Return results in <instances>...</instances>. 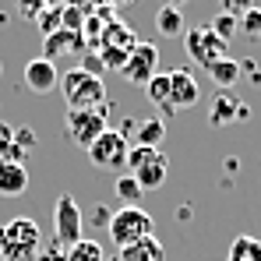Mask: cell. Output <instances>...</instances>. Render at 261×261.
<instances>
[{
    "mask_svg": "<svg viewBox=\"0 0 261 261\" xmlns=\"http://www.w3.org/2000/svg\"><path fill=\"white\" fill-rule=\"evenodd\" d=\"M82 71L99 78V74L106 71V67H102V57H99V53H82Z\"/></svg>",
    "mask_w": 261,
    "mask_h": 261,
    "instance_id": "obj_30",
    "label": "cell"
},
{
    "mask_svg": "<svg viewBox=\"0 0 261 261\" xmlns=\"http://www.w3.org/2000/svg\"><path fill=\"white\" fill-rule=\"evenodd\" d=\"M226 46L229 43H222L208 25H198V29H187V32H184V49H187V57H191L194 64H201V67L219 64V60L226 57Z\"/></svg>",
    "mask_w": 261,
    "mask_h": 261,
    "instance_id": "obj_5",
    "label": "cell"
},
{
    "mask_svg": "<svg viewBox=\"0 0 261 261\" xmlns=\"http://www.w3.org/2000/svg\"><path fill=\"white\" fill-rule=\"evenodd\" d=\"M43 261H67V247H60V244H57L53 251H46V254H43Z\"/></svg>",
    "mask_w": 261,
    "mask_h": 261,
    "instance_id": "obj_33",
    "label": "cell"
},
{
    "mask_svg": "<svg viewBox=\"0 0 261 261\" xmlns=\"http://www.w3.org/2000/svg\"><path fill=\"white\" fill-rule=\"evenodd\" d=\"M92 226H102V229H106V226H110V219H113V212H110V205H92Z\"/></svg>",
    "mask_w": 261,
    "mask_h": 261,
    "instance_id": "obj_31",
    "label": "cell"
},
{
    "mask_svg": "<svg viewBox=\"0 0 261 261\" xmlns=\"http://www.w3.org/2000/svg\"><path fill=\"white\" fill-rule=\"evenodd\" d=\"M117 261H166V247H163L155 237H145V240H138V244L124 247Z\"/></svg>",
    "mask_w": 261,
    "mask_h": 261,
    "instance_id": "obj_14",
    "label": "cell"
},
{
    "mask_svg": "<svg viewBox=\"0 0 261 261\" xmlns=\"http://www.w3.org/2000/svg\"><path fill=\"white\" fill-rule=\"evenodd\" d=\"M127 53H130V49H120V46H102V49H99V57H102V67H106V71H110V67H113V71H124Z\"/></svg>",
    "mask_w": 261,
    "mask_h": 261,
    "instance_id": "obj_25",
    "label": "cell"
},
{
    "mask_svg": "<svg viewBox=\"0 0 261 261\" xmlns=\"http://www.w3.org/2000/svg\"><path fill=\"white\" fill-rule=\"evenodd\" d=\"M155 67H159V49L152 43H134V49L127 53V64H124V78H127L130 85H148V78L155 74Z\"/></svg>",
    "mask_w": 261,
    "mask_h": 261,
    "instance_id": "obj_8",
    "label": "cell"
},
{
    "mask_svg": "<svg viewBox=\"0 0 261 261\" xmlns=\"http://www.w3.org/2000/svg\"><path fill=\"white\" fill-rule=\"evenodd\" d=\"M29 191V170L21 163H7L0 159V194L4 198H18Z\"/></svg>",
    "mask_w": 261,
    "mask_h": 261,
    "instance_id": "obj_13",
    "label": "cell"
},
{
    "mask_svg": "<svg viewBox=\"0 0 261 261\" xmlns=\"http://www.w3.org/2000/svg\"><path fill=\"white\" fill-rule=\"evenodd\" d=\"M43 7H46V0H18V14L29 18V21H36Z\"/></svg>",
    "mask_w": 261,
    "mask_h": 261,
    "instance_id": "obj_28",
    "label": "cell"
},
{
    "mask_svg": "<svg viewBox=\"0 0 261 261\" xmlns=\"http://www.w3.org/2000/svg\"><path fill=\"white\" fill-rule=\"evenodd\" d=\"M113 191H117V198H120L124 205H138V201H141V194H145V191H141V184H138L130 173H120V176H117Z\"/></svg>",
    "mask_w": 261,
    "mask_h": 261,
    "instance_id": "obj_22",
    "label": "cell"
},
{
    "mask_svg": "<svg viewBox=\"0 0 261 261\" xmlns=\"http://www.w3.org/2000/svg\"><path fill=\"white\" fill-rule=\"evenodd\" d=\"M0 74H4V64H0Z\"/></svg>",
    "mask_w": 261,
    "mask_h": 261,
    "instance_id": "obj_35",
    "label": "cell"
},
{
    "mask_svg": "<svg viewBox=\"0 0 261 261\" xmlns=\"http://www.w3.org/2000/svg\"><path fill=\"white\" fill-rule=\"evenodd\" d=\"M219 7H222V14L240 18L244 11H251V7H254V0H219Z\"/></svg>",
    "mask_w": 261,
    "mask_h": 261,
    "instance_id": "obj_27",
    "label": "cell"
},
{
    "mask_svg": "<svg viewBox=\"0 0 261 261\" xmlns=\"http://www.w3.org/2000/svg\"><path fill=\"white\" fill-rule=\"evenodd\" d=\"M11 145H14V127L0 120V159H4V155L11 152Z\"/></svg>",
    "mask_w": 261,
    "mask_h": 261,
    "instance_id": "obj_32",
    "label": "cell"
},
{
    "mask_svg": "<svg viewBox=\"0 0 261 261\" xmlns=\"http://www.w3.org/2000/svg\"><path fill=\"white\" fill-rule=\"evenodd\" d=\"M145 92H148V99L159 106V110H166V113H173V106H170V74H152L148 78V85H145Z\"/></svg>",
    "mask_w": 261,
    "mask_h": 261,
    "instance_id": "obj_19",
    "label": "cell"
},
{
    "mask_svg": "<svg viewBox=\"0 0 261 261\" xmlns=\"http://www.w3.org/2000/svg\"><path fill=\"white\" fill-rule=\"evenodd\" d=\"M166 173H170V163H166V155L159 152V148H152L148 152V159L134 170V180L141 184V191H155V187H163L166 184Z\"/></svg>",
    "mask_w": 261,
    "mask_h": 261,
    "instance_id": "obj_11",
    "label": "cell"
},
{
    "mask_svg": "<svg viewBox=\"0 0 261 261\" xmlns=\"http://www.w3.org/2000/svg\"><path fill=\"white\" fill-rule=\"evenodd\" d=\"M43 247V233L36 219H11L0 226V261H36Z\"/></svg>",
    "mask_w": 261,
    "mask_h": 261,
    "instance_id": "obj_1",
    "label": "cell"
},
{
    "mask_svg": "<svg viewBox=\"0 0 261 261\" xmlns=\"http://www.w3.org/2000/svg\"><path fill=\"white\" fill-rule=\"evenodd\" d=\"M67 261H106V258H102V244L82 237L78 244H71V247H67Z\"/></svg>",
    "mask_w": 261,
    "mask_h": 261,
    "instance_id": "obj_21",
    "label": "cell"
},
{
    "mask_svg": "<svg viewBox=\"0 0 261 261\" xmlns=\"http://www.w3.org/2000/svg\"><path fill=\"white\" fill-rule=\"evenodd\" d=\"M106 229H110V240H113L120 251L130 247V244H138V240H145V237H155V222H152V216H148L145 208H138V205L117 208Z\"/></svg>",
    "mask_w": 261,
    "mask_h": 261,
    "instance_id": "obj_3",
    "label": "cell"
},
{
    "mask_svg": "<svg viewBox=\"0 0 261 261\" xmlns=\"http://www.w3.org/2000/svg\"><path fill=\"white\" fill-rule=\"evenodd\" d=\"M25 85L32 88L36 95L53 92V88L60 85V71H57V64H53V60H46V57L29 60V64H25Z\"/></svg>",
    "mask_w": 261,
    "mask_h": 261,
    "instance_id": "obj_10",
    "label": "cell"
},
{
    "mask_svg": "<svg viewBox=\"0 0 261 261\" xmlns=\"http://www.w3.org/2000/svg\"><path fill=\"white\" fill-rule=\"evenodd\" d=\"M134 138H138V145H145V148H159L163 138H166V124H163L159 117L138 120V124H134Z\"/></svg>",
    "mask_w": 261,
    "mask_h": 261,
    "instance_id": "obj_18",
    "label": "cell"
},
{
    "mask_svg": "<svg viewBox=\"0 0 261 261\" xmlns=\"http://www.w3.org/2000/svg\"><path fill=\"white\" fill-rule=\"evenodd\" d=\"M60 88H64L67 110H102L106 106V85H102V78L85 74L82 67L67 71L60 78Z\"/></svg>",
    "mask_w": 261,
    "mask_h": 261,
    "instance_id": "obj_2",
    "label": "cell"
},
{
    "mask_svg": "<svg viewBox=\"0 0 261 261\" xmlns=\"http://www.w3.org/2000/svg\"><path fill=\"white\" fill-rule=\"evenodd\" d=\"M226 261H261V240H258V237H251V233L233 237Z\"/></svg>",
    "mask_w": 261,
    "mask_h": 261,
    "instance_id": "obj_17",
    "label": "cell"
},
{
    "mask_svg": "<svg viewBox=\"0 0 261 261\" xmlns=\"http://www.w3.org/2000/svg\"><path fill=\"white\" fill-rule=\"evenodd\" d=\"M208 74H212V82L219 88H233L237 85V78H240V60H229V57H222L219 64L208 67Z\"/></svg>",
    "mask_w": 261,
    "mask_h": 261,
    "instance_id": "obj_20",
    "label": "cell"
},
{
    "mask_svg": "<svg viewBox=\"0 0 261 261\" xmlns=\"http://www.w3.org/2000/svg\"><path fill=\"white\" fill-rule=\"evenodd\" d=\"M166 4H170V7H184V0H166Z\"/></svg>",
    "mask_w": 261,
    "mask_h": 261,
    "instance_id": "obj_34",
    "label": "cell"
},
{
    "mask_svg": "<svg viewBox=\"0 0 261 261\" xmlns=\"http://www.w3.org/2000/svg\"><path fill=\"white\" fill-rule=\"evenodd\" d=\"M127 134L124 130H102L92 145H88V159H92V166H99V170H120L124 163H127Z\"/></svg>",
    "mask_w": 261,
    "mask_h": 261,
    "instance_id": "obj_4",
    "label": "cell"
},
{
    "mask_svg": "<svg viewBox=\"0 0 261 261\" xmlns=\"http://www.w3.org/2000/svg\"><path fill=\"white\" fill-rule=\"evenodd\" d=\"M237 110H240V99H237V95H222V92H219L216 99H212V110H208L212 127H229V124H237Z\"/></svg>",
    "mask_w": 261,
    "mask_h": 261,
    "instance_id": "obj_15",
    "label": "cell"
},
{
    "mask_svg": "<svg viewBox=\"0 0 261 261\" xmlns=\"http://www.w3.org/2000/svg\"><path fill=\"white\" fill-rule=\"evenodd\" d=\"M106 130V106L102 110H67V138L88 148Z\"/></svg>",
    "mask_w": 261,
    "mask_h": 261,
    "instance_id": "obj_6",
    "label": "cell"
},
{
    "mask_svg": "<svg viewBox=\"0 0 261 261\" xmlns=\"http://www.w3.org/2000/svg\"><path fill=\"white\" fill-rule=\"evenodd\" d=\"M36 130H29V127H14V145L21 148V152H29V148H36Z\"/></svg>",
    "mask_w": 261,
    "mask_h": 261,
    "instance_id": "obj_29",
    "label": "cell"
},
{
    "mask_svg": "<svg viewBox=\"0 0 261 261\" xmlns=\"http://www.w3.org/2000/svg\"><path fill=\"white\" fill-rule=\"evenodd\" d=\"M208 29L216 32L222 43H229V39L237 36V18H233V14H222V11H219V18L212 21V25H208Z\"/></svg>",
    "mask_w": 261,
    "mask_h": 261,
    "instance_id": "obj_26",
    "label": "cell"
},
{
    "mask_svg": "<svg viewBox=\"0 0 261 261\" xmlns=\"http://www.w3.org/2000/svg\"><path fill=\"white\" fill-rule=\"evenodd\" d=\"M60 14H64V7H49V4L39 11L36 25H39V32H43V36H53L57 29H64V25H60Z\"/></svg>",
    "mask_w": 261,
    "mask_h": 261,
    "instance_id": "obj_24",
    "label": "cell"
},
{
    "mask_svg": "<svg viewBox=\"0 0 261 261\" xmlns=\"http://www.w3.org/2000/svg\"><path fill=\"white\" fill-rule=\"evenodd\" d=\"M237 32H244L247 39H258L261 36V7H251L237 18Z\"/></svg>",
    "mask_w": 261,
    "mask_h": 261,
    "instance_id": "obj_23",
    "label": "cell"
},
{
    "mask_svg": "<svg viewBox=\"0 0 261 261\" xmlns=\"http://www.w3.org/2000/svg\"><path fill=\"white\" fill-rule=\"evenodd\" d=\"M85 46H88V43L82 39V32L57 29L53 36H46V39H43V57L57 64V57H64V53H85Z\"/></svg>",
    "mask_w": 261,
    "mask_h": 261,
    "instance_id": "obj_12",
    "label": "cell"
},
{
    "mask_svg": "<svg viewBox=\"0 0 261 261\" xmlns=\"http://www.w3.org/2000/svg\"><path fill=\"white\" fill-rule=\"evenodd\" d=\"M198 99H201V88L194 82V74L187 71V67H176L170 71V106L176 110H191V106H198Z\"/></svg>",
    "mask_w": 261,
    "mask_h": 261,
    "instance_id": "obj_9",
    "label": "cell"
},
{
    "mask_svg": "<svg viewBox=\"0 0 261 261\" xmlns=\"http://www.w3.org/2000/svg\"><path fill=\"white\" fill-rule=\"evenodd\" d=\"M53 229H57V244L60 247H71L82 240V208L71 194H60L57 198V208H53Z\"/></svg>",
    "mask_w": 261,
    "mask_h": 261,
    "instance_id": "obj_7",
    "label": "cell"
},
{
    "mask_svg": "<svg viewBox=\"0 0 261 261\" xmlns=\"http://www.w3.org/2000/svg\"><path fill=\"white\" fill-rule=\"evenodd\" d=\"M155 29H159L163 36H170V39L184 36V32H187V25H184V11H180V7H170V4H163V7L155 11Z\"/></svg>",
    "mask_w": 261,
    "mask_h": 261,
    "instance_id": "obj_16",
    "label": "cell"
}]
</instances>
